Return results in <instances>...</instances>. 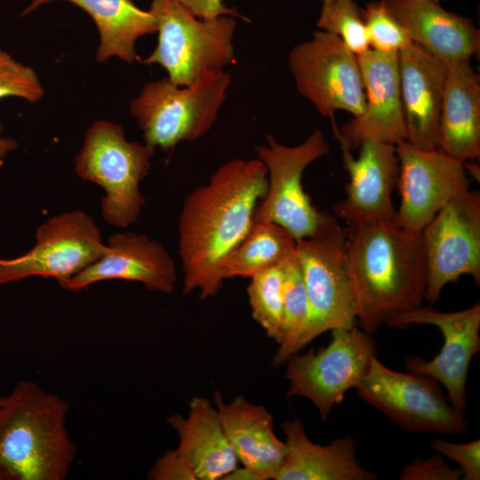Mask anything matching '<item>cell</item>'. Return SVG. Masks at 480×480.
<instances>
[{"label":"cell","instance_id":"6da1fadb","mask_svg":"<svg viewBox=\"0 0 480 480\" xmlns=\"http://www.w3.org/2000/svg\"><path fill=\"white\" fill-rule=\"evenodd\" d=\"M267 189L260 160L234 158L187 195L178 224L185 294L198 290L204 300L220 291L222 262L248 233Z\"/></svg>","mask_w":480,"mask_h":480},{"label":"cell","instance_id":"7a4b0ae2","mask_svg":"<svg viewBox=\"0 0 480 480\" xmlns=\"http://www.w3.org/2000/svg\"><path fill=\"white\" fill-rule=\"evenodd\" d=\"M346 228L356 321L373 336L393 315L422 306L426 264L421 231L396 222Z\"/></svg>","mask_w":480,"mask_h":480},{"label":"cell","instance_id":"3957f363","mask_svg":"<svg viewBox=\"0 0 480 480\" xmlns=\"http://www.w3.org/2000/svg\"><path fill=\"white\" fill-rule=\"evenodd\" d=\"M68 404L30 380L0 397V472L4 479L63 480L77 448L66 426Z\"/></svg>","mask_w":480,"mask_h":480},{"label":"cell","instance_id":"277c9868","mask_svg":"<svg viewBox=\"0 0 480 480\" xmlns=\"http://www.w3.org/2000/svg\"><path fill=\"white\" fill-rule=\"evenodd\" d=\"M307 290L308 313L298 335L278 348L273 365L308 346L316 338L336 328H349L356 322V307L347 254V228L336 216L324 213L310 236L296 240Z\"/></svg>","mask_w":480,"mask_h":480},{"label":"cell","instance_id":"5b68a950","mask_svg":"<svg viewBox=\"0 0 480 480\" xmlns=\"http://www.w3.org/2000/svg\"><path fill=\"white\" fill-rule=\"evenodd\" d=\"M154 151L128 140L116 123L99 120L87 129L75 156V172L105 190L100 212L108 225L124 228L139 219L146 203L140 183L150 170Z\"/></svg>","mask_w":480,"mask_h":480},{"label":"cell","instance_id":"8992f818","mask_svg":"<svg viewBox=\"0 0 480 480\" xmlns=\"http://www.w3.org/2000/svg\"><path fill=\"white\" fill-rule=\"evenodd\" d=\"M232 83L226 70L209 73L188 86L168 77L146 83L130 103L144 143L168 151L205 135L218 118Z\"/></svg>","mask_w":480,"mask_h":480},{"label":"cell","instance_id":"52a82bcc","mask_svg":"<svg viewBox=\"0 0 480 480\" xmlns=\"http://www.w3.org/2000/svg\"><path fill=\"white\" fill-rule=\"evenodd\" d=\"M148 11L156 20L157 44L140 63L159 64L173 84L191 85L235 61V17L202 20L178 0H152Z\"/></svg>","mask_w":480,"mask_h":480},{"label":"cell","instance_id":"ba28073f","mask_svg":"<svg viewBox=\"0 0 480 480\" xmlns=\"http://www.w3.org/2000/svg\"><path fill=\"white\" fill-rule=\"evenodd\" d=\"M331 332L328 345L317 351L294 353L284 363L287 396L311 401L324 421L346 393L358 387L376 356L375 340L361 328L354 325Z\"/></svg>","mask_w":480,"mask_h":480},{"label":"cell","instance_id":"9c48e42d","mask_svg":"<svg viewBox=\"0 0 480 480\" xmlns=\"http://www.w3.org/2000/svg\"><path fill=\"white\" fill-rule=\"evenodd\" d=\"M356 389L363 401L408 432L460 435L468 428L436 380L392 370L377 356Z\"/></svg>","mask_w":480,"mask_h":480},{"label":"cell","instance_id":"30bf717a","mask_svg":"<svg viewBox=\"0 0 480 480\" xmlns=\"http://www.w3.org/2000/svg\"><path fill=\"white\" fill-rule=\"evenodd\" d=\"M258 159L267 168L268 189L257 205L253 220H268L288 230L296 239L313 235L324 212L317 211L302 186L308 164L330 153L321 130L313 132L301 144L285 146L271 134L266 144L255 146Z\"/></svg>","mask_w":480,"mask_h":480},{"label":"cell","instance_id":"8fae6325","mask_svg":"<svg viewBox=\"0 0 480 480\" xmlns=\"http://www.w3.org/2000/svg\"><path fill=\"white\" fill-rule=\"evenodd\" d=\"M288 62L298 92L322 116L332 119L336 111L344 110L357 117L364 112L357 57L338 36L314 31L311 39L292 49Z\"/></svg>","mask_w":480,"mask_h":480},{"label":"cell","instance_id":"7c38bea8","mask_svg":"<svg viewBox=\"0 0 480 480\" xmlns=\"http://www.w3.org/2000/svg\"><path fill=\"white\" fill-rule=\"evenodd\" d=\"M93 219L82 210L54 215L38 226L36 244L12 259L0 258V285L30 276L55 278L76 275L108 252Z\"/></svg>","mask_w":480,"mask_h":480},{"label":"cell","instance_id":"4fadbf2b","mask_svg":"<svg viewBox=\"0 0 480 480\" xmlns=\"http://www.w3.org/2000/svg\"><path fill=\"white\" fill-rule=\"evenodd\" d=\"M426 264L424 300L435 304L444 287L469 275L480 284V192L449 201L421 230Z\"/></svg>","mask_w":480,"mask_h":480},{"label":"cell","instance_id":"5bb4252c","mask_svg":"<svg viewBox=\"0 0 480 480\" xmlns=\"http://www.w3.org/2000/svg\"><path fill=\"white\" fill-rule=\"evenodd\" d=\"M411 324H430L441 332L444 344L431 360L407 356L408 372L428 375L436 380L447 393L453 409L464 416L467 408L466 385L470 363L480 349V303L453 312H441L430 306L420 307L393 315L389 327L405 328Z\"/></svg>","mask_w":480,"mask_h":480},{"label":"cell","instance_id":"9a60e30c","mask_svg":"<svg viewBox=\"0 0 480 480\" xmlns=\"http://www.w3.org/2000/svg\"><path fill=\"white\" fill-rule=\"evenodd\" d=\"M401 195L396 223L421 231L449 201L469 189L464 163L436 149L418 148L406 140L395 145Z\"/></svg>","mask_w":480,"mask_h":480},{"label":"cell","instance_id":"2e32d148","mask_svg":"<svg viewBox=\"0 0 480 480\" xmlns=\"http://www.w3.org/2000/svg\"><path fill=\"white\" fill-rule=\"evenodd\" d=\"M356 57L364 86L365 109L341 128L332 118L334 136L349 150L359 148L365 140L393 145L406 140L398 52L369 49Z\"/></svg>","mask_w":480,"mask_h":480},{"label":"cell","instance_id":"e0dca14e","mask_svg":"<svg viewBox=\"0 0 480 480\" xmlns=\"http://www.w3.org/2000/svg\"><path fill=\"white\" fill-rule=\"evenodd\" d=\"M355 158L340 145L348 173L346 196L333 205L336 217L347 226L367 222H396L392 195L397 187L399 163L395 145L365 140Z\"/></svg>","mask_w":480,"mask_h":480},{"label":"cell","instance_id":"ac0fdd59","mask_svg":"<svg viewBox=\"0 0 480 480\" xmlns=\"http://www.w3.org/2000/svg\"><path fill=\"white\" fill-rule=\"evenodd\" d=\"M108 252L59 284L79 292L106 280L135 281L152 292L169 294L177 281L175 261L165 248L145 234L119 232L107 242Z\"/></svg>","mask_w":480,"mask_h":480},{"label":"cell","instance_id":"d6986e66","mask_svg":"<svg viewBox=\"0 0 480 480\" xmlns=\"http://www.w3.org/2000/svg\"><path fill=\"white\" fill-rule=\"evenodd\" d=\"M398 64L406 141L436 149L447 66L414 43L398 52Z\"/></svg>","mask_w":480,"mask_h":480},{"label":"cell","instance_id":"ffe728a7","mask_svg":"<svg viewBox=\"0 0 480 480\" xmlns=\"http://www.w3.org/2000/svg\"><path fill=\"white\" fill-rule=\"evenodd\" d=\"M412 43L445 65L470 60L480 49V32L470 18L432 0H385Z\"/></svg>","mask_w":480,"mask_h":480},{"label":"cell","instance_id":"44dd1931","mask_svg":"<svg viewBox=\"0 0 480 480\" xmlns=\"http://www.w3.org/2000/svg\"><path fill=\"white\" fill-rule=\"evenodd\" d=\"M286 453L275 480H374L376 474L356 457V442L349 435L327 445L313 443L300 419L281 424Z\"/></svg>","mask_w":480,"mask_h":480},{"label":"cell","instance_id":"7402d4cb","mask_svg":"<svg viewBox=\"0 0 480 480\" xmlns=\"http://www.w3.org/2000/svg\"><path fill=\"white\" fill-rule=\"evenodd\" d=\"M462 60L447 66L437 149L466 163L480 156V79Z\"/></svg>","mask_w":480,"mask_h":480},{"label":"cell","instance_id":"603a6c76","mask_svg":"<svg viewBox=\"0 0 480 480\" xmlns=\"http://www.w3.org/2000/svg\"><path fill=\"white\" fill-rule=\"evenodd\" d=\"M214 402L238 461L258 469L267 480L275 479L284 459L286 445L276 436L273 417L267 408L250 403L241 395L225 404L218 391Z\"/></svg>","mask_w":480,"mask_h":480},{"label":"cell","instance_id":"cb8c5ba5","mask_svg":"<svg viewBox=\"0 0 480 480\" xmlns=\"http://www.w3.org/2000/svg\"><path fill=\"white\" fill-rule=\"evenodd\" d=\"M177 432L176 450L190 465L196 479H222L237 467L217 409L204 397L195 396L187 417L173 414L167 420Z\"/></svg>","mask_w":480,"mask_h":480},{"label":"cell","instance_id":"d4e9b609","mask_svg":"<svg viewBox=\"0 0 480 480\" xmlns=\"http://www.w3.org/2000/svg\"><path fill=\"white\" fill-rule=\"evenodd\" d=\"M57 0H32L20 16H26L44 4ZM84 10L100 33L96 60L107 62L112 57L133 63L139 60L135 44L139 38L156 33L154 16L139 8L133 0H60Z\"/></svg>","mask_w":480,"mask_h":480},{"label":"cell","instance_id":"484cf974","mask_svg":"<svg viewBox=\"0 0 480 480\" xmlns=\"http://www.w3.org/2000/svg\"><path fill=\"white\" fill-rule=\"evenodd\" d=\"M296 249V239L284 227L268 220H253L244 239L221 265L223 280L251 277L282 263Z\"/></svg>","mask_w":480,"mask_h":480},{"label":"cell","instance_id":"4316f807","mask_svg":"<svg viewBox=\"0 0 480 480\" xmlns=\"http://www.w3.org/2000/svg\"><path fill=\"white\" fill-rule=\"evenodd\" d=\"M283 262L252 275L247 287L253 319L278 345L284 330Z\"/></svg>","mask_w":480,"mask_h":480},{"label":"cell","instance_id":"83f0119b","mask_svg":"<svg viewBox=\"0 0 480 480\" xmlns=\"http://www.w3.org/2000/svg\"><path fill=\"white\" fill-rule=\"evenodd\" d=\"M316 26L338 36L356 56L370 48L361 9L354 0H320Z\"/></svg>","mask_w":480,"mask_h":480},{"label":"cell","instance_id":"f1b7e54d","mask_svg":"<svg viewBox=\"0 0 480 480\" xmlns=\"http://www.w3.org/2000/svg\"><path fill=\"white\" fill-rule=\"evenodd\" d=\"M284 330L278 348L288 345L302 329L308 313L304 274L297 249L283 262Z\"/></svg>","mask_w":480,"mask_h":480},{"label":"cell","instance_id":"f546056e","mask_svg":"<svg viewBox=\"0 0 480 480\" xmlns=\"http://www.w3.org/2000/svg\"><path fill=\"white\" fill-rule=\"evenodd\" d=\"M370 48L399 52L412 44L406 29L388 8L385 0L367 3L361 9Z\"/></svg>","mask_w":480,"mask_h":480},{"label":"cell","instance_id":"4dcf8cb0","mask_svg":"<svg viewBox=\"0 0 480 480\" xmlns=\"http://www.w3.org/2000/svg\"><path fill=\"white\" fill-rule=\"evenodd\" d=\"M44 94L36 71L0 48V99L18 97L36 103Z\"/></svg>","mask_w":480,"mask_h":480},{"label":"cell","instance_id":"1f68e13d","mask_svg":"<svg viewBox=\"0 0 480 480\" xmlns=\"http://www.w3.org/2000/svg\"><path fill=\"white\" fill-rule=\"evenodd\" d=\"M430 447L442 456H445L459 465L462 480L480 479V440L467 443H452L441 438H434Z\"/></svg>","mask_w":480,"mask_h":480},{"label":"cell","instance_id":"d6a6232c","mask_svg":"<svg viewBox=\"0 0 480 480\" xmlns=\"http://www.w3.org/2000/svg\"><path fill=\"white\" fill-rule=\"evenodd\" d=\"M461 478L460 469L451 467L437 452L428 459L417 458L405 463L399 476V480H460Z\"/></svg>","mask_w":480,"mask_h":480},{"label":"cell","instance_id":"836d02e7","mask_svg":"<svg viewBox=\"0 0 480 480\" xmlns=\"http://www.w3.org/2000/svg\"><path fill=\"white\" fill-rule=\"evenodd\" d=\"M148 477L153 480H197L190 465L176 449L165 452L153 465Z\"/></svg>","mask_w":480,"mask_h":480},{"label":"cell","instance_id":"e575fe53","mask_svg":"<svg viewBox=\"0 0 480 480\" xmlns=\"http://www.w3.org/2000/svg\"><path fill=\"white\" fill-rule=\"evenodd\" d=\"M196 17L202 20H212L219 16L229 15L241 18L247 21L248 19L241 15L236 9L228 7L223 0H178Z\"/></svg>","mask_w":480,"mask_h":480},{"label":"cell","instance_id":"d590c367","mask_svg":"<svg viewBox=\"0 0 480 480\" xmlns=\"http://www.w3.org/2000/svg\"><path fill=\"white\" fill-rule=\"evenodd\" d=\"M222 480H267L265 476L258 469L244 466L236 467L230 473L225 476Z\"/></svg>","mask_w":480,"mask_h":480},{"label":"cell","instance_id":"8d00e7d4","mask_svg":"<svg viewBox=\"0 0 480 480\" xmlns=\"http://www.w3.org/2000/svg\"><path fill=\"white\" fill-rule=\"evenodd\" d=\"M2 131L3 125L0 122V162L6 155L16 149L18 147L17 141L13 139L1 136Z\"/></svg>","mask_w":480,"mask_h":480},{"label":"cell","instance_id":"74e56055","mask_svg":"<svg viewBox=\"0 0 480 480\" xmlns=\"http://www.w3.org/2000/svg\"><path fill=\"white\" fill-rule=\"evenodd\" d=\"M464 165H465V168H468V171L470 172V174L475 178L476 179L477 178V180H479V167L476 166V164H466L464 163Z\"/></svg>","mask_w":480,"mask_h":480},{"label":"cell","instance_id":"f35d334b","mask_svg":"<svg viewBox=\"0 0 480 480\" xmlns=\"http://www.w3.org/2000/svg\"><path fill=\"white\" fill-rule=\"evenodd\" d=\"M0 480H4V477L1 472H0Z\"/></svg>","mask_w":480,"mask_h":480},{"label":"cell","instance_id":"ab89813d","mask_svg":"<svg viewBox=\"0 0 480 480\" xmlns=\"http://www.w3.org/2000/svg\"><path fill=\"white\" fill-rule=\"evenodd\" d=\"M432 1H435V2H439V1H441V0H432Z\"/></svg>","mask_w":480,"mask_h":480}]
</instances>
